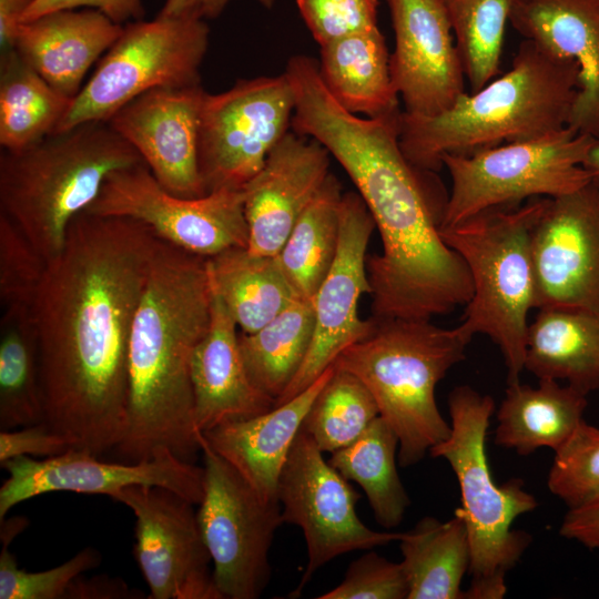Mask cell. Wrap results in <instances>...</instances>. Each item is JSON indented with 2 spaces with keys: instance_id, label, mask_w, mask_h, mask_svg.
Returning a JSON list of instances; mask_svg holds the SVG:
<instances>
[{
  "instance_id": "obj_16",
  "label": "cell",
  "mask_w": 599,
  "mask_h": 599,
  "mask_svg": "<svg viewBox=\"0 0 599 599\" xmlns=\"http://www.w3.org/2000/svg\"><path fill=\"white\" fill-rule=\"evenodd\" d=\"M87 450L67 451L35 459L20 456L1 464L8 478L0 488V522L17 505L53 491L114 497L135 485L161 486L195 505L204 495V467L173 455H161L138 463L105 461Z\"/></svg>"
},
{
  "instance_id": "obj_26",
  "label": "cell",
  "mask_w": 599,
  "mask_h": 599,
  "mask_svg": "<svg viewBox=\"0 0 599 599\" xmlns=\"http://www.w3.org/2000/svg\"><path fill=\"white\" fill-rule=\"evenodd\" d=\"M525 369L538 379L566 380L588 395L599 389V312L539 308L528 325Z\"/></svg>"
},
{
  "instance_id": "obj_6",
  "label": "cell",
  "mask_w": 599,
  "mask_h": 599,
  "mask_svg": "<svg viewBox=\"0 0 599 599\" xmlns=\"http://www.w3.org/2000/svg\"><path fill=\"white\" fill-rule=\"evenodd\" d=\"M373 318V329L345 347L333 366L355 375L370 392L379 416L398 437V464L407 467L450 433L435 389L465 358L468 342L430 319Z\"/></svg>"
},
{
  "instance_id": "obj_29",
  "label": "cell",
  "mask_w": 599,
  "mask_h": 599,
  "mask_svg": "<svg viewBox=\"0 0 599 599\" xmlns=\"http://www.w3.org/2000/svg\"><path fill=\"white\" fill-rule=\"evenodd\" d=\"M211 287L243 333H254L297 298L277 256L231 247L206 260Z\"/></svg>"
},
{
  "instance_id": "obj_38",
  "label": "cell",
  "mask_w": 599,
  "mask_h": 599,
  "mask_svg": "<svg viewBox=\"0 0 599 599\" xmlns=\"http://www.w3.org/2000/svg\"><path fill=\"white\" fill-rule=\"evenodd\" d=\"M547 485L569 509L599 498V428L585 419L555 451Z\"/></svg>"
},
{
  "instance_id": "obj_28",
  "label": "cell",
  "mask_w": 599,
  "mask_h": 599,
  "mask_svg": "<svg viewBox=\"0 0 599 599\" xmlns=\"http://www.w3.org/2000/svg\"><path fill=\"white\" fill-rule=\"evenodd\" d=\"M389 57L378 28L321 45L319 75L331 95L348 112L369 119L400 112Z\"/></svg>"
},
{
  "instance_id": "obj_5",
  "label": "cell",
  "mask_w": 599,
  "mask_h": 599,
  "mask_svg": "<svg viewBox=\"0 0 599 599\" xmlns=\"http://www.w3.org/2000/svg\"><path fill=\"white\" fill-rule=\"evenodd\" d=\"M108 122L52 133L0 155V212L47 260L64 247L69 225L99 195L108 175L143 163Z\"/></svg>"
},
{
  "instance_id": "obj_15",
  "label": "cell",
  "mask_w": 599,
  "mask_h": 599,
  "mask_svg": "<svg viewBox=\"0 0 599 599\" xmlns=\"http://www.w3.org/2000/svg\"><path fill=\"white\" fill-rule=\"evenodd\" d=\"M114 500L135 517L133 555L149 599H222L194 505L161 486L135 485Z\"/></svg>"
},
{
  "instance_id": "obj_45",
  "label": "cell",
  "mask_w": 599,
  "mask_h": 599,
  "mask_svg": "<svg viewBox=\"0 0 599 599\" xmlns=\"http://www.w3.org/2000/svg\"><path fill=\"white\" fill-rule=\"evenodd\" d=\"M559 534L588 549L599 551V498L569 509L562 520Z\"/></svg>"
},
{
  "instance_id": "obj_2",
  "label": "cell",
  "mask_w": 599,
  "mask_h": 599,
  "mask_svg": "<svg viewBox=\"0 0 599 599\" xmlns=\"http://www.w3.org/2000/svg\"><path fill=\"white\" fill-rule=\"evenodd\" d=\"M285 74L295 94L291 128L338 161L379 232L383 251L366 260L372 316L432 319L466 305L474 291L470 273L440 235L449 194L437 172L405 156L403 111L377 119L348 112L331 95L311 57H292Z\"/></svg>"
},
{
  "instance_id": "obj_48",
  "label": "cell",
  "mask_w": 599,
  "mask_h": 599,
  "mask_svg": "<svg viewBox=\"0 0 599 599\" xmlns=\"http://www.w3.org/2000/svg\"><path fill=\"white\" fill-rule=\"evenodd\" d=\"M35 0H0L1 52L12 49L21 18Z\"/></svg>"
},
{
  "instance_id": "obj_40",
  "label": "cell",
  "mask_w": 599,
  "mask_h": 599,
  "mask_svg": "<svg viewBox=\"0 0 599 599\" xmlns=\"http://www.w3.org/2000/svg\"><path fill=\"white\" fill-rule=\"evenodd\" d=\"M47 262L22 231L0 212L1 311L32 307Z\"/></svg>"
},
{
  "instance_id": "obj_8",
  "label": "cell",
  "mask_w": 599,
  "mask_h": 599,
  "mask_svg": "<svg viewBox=\"0 0 599 599\" xmlns=\"http://www.w3.org/2000/svg\"><path fill=\"white\" fill-rule=\"evenodd\" d=\"M547 201L534 197L440 229L445 243L466 263L474 288L455 329L468 343L485 334L498 345L508 384L525 369L528 313L536 300L531 237Z\"/></svg>"
},
{
  "instance_id": "obj_1",
  "label": "cell",
  "mask_w": 599,
  "mask_h": 599,
  "mask_svg": "<svg viewBox=\"0 0 599 599\" xmlns=\"http://www.w3.org/2000/svg\"><path fill=\"white\" fill-rule=\"evenodd\" d=\"M159 237L87 211L70 223L31 311L45 423L70 448L113 451L128 422L129 343Z\"/></svg>"
},
{
  "instance_id": "obj_14",
  "label": "cell",
  "mask_w": 599,
  "mask_h": 599,
  "mask_svg": "<svg viewBox=\"0 0 599 599\" xmlns=\"http://www.w3.org/2000/svg\"><path fill=\"white\" fill-rule=\"evenodd\" d=\"M85 211L142 222L159 238L204 257L248 243L243 190L179 197L162 187L144 162L110 173Z\"/></svg>"
},
{
  "instance_id": "obj_31",
  "label": "cell",
  "mask_w": 599,
  "mask_h": 599,
  "mask_svg": "<svg viewBox=\"0 0 599 599\" xmlns=\"http://www.w3.org/2000/svg\"><path fill=\"white\" fill-rule=\"evenodd\" d=\"M72 99L51 87L12 48L0 59V145L18 152L52 134Z\"/></svg>"
},
{
  "instance_id": "obj_24",
  "label": "cell",
  "mask_w": 599,
  "mask_h": 599,
  "mask_svg": "<svg viewBox=\"0 0 599 599\" xmlns=\"http://www.w3.org/2000/svg\"><path fill=\"white\" fill-rule=\"evenodd\" d=\"M122 31V24L97 9L57 10L22 22L13 49L51 87L73 99Z\"/></svg>"
},
{
  "instance_id": "obj_27",
  "label": "cell",
  "mask_w": 599,
  "mask_h": 599,
  "mask_svg": "<svg viewBox=\"0 0 599 599\" xmlns=\"http://www.w3.org/2000/svg\"><path fill=\"white\" fill-rule=\"evenodd\" d=\"M587 395L555 379L536 387L509 383L497 413L495 444L529 455L538 448L558 450L583 420Z\"/></svg>"
},
{
  "instance_id": "obj_22",
  "label": "cell",
  "mask_w": 599,
  "mask_h": 599,
  "mask_svg": "<svg viewBox=\"0 0 599 599\" xmlns=\"http://www.w3.org/2000/svg\"><path fill=\"white\" fill-rule=\"evenodd\" d=\"M509 22L549 53L577 62L569 126L599 139V0H518Z\"/></svg>"
},
{
  "instance_id": "obj_18",
  "label": "cell",
  "mask_w": 599,
  "mask_h": 599,
  "mask_svg": "<svg viewBox=\"0 0 599 599\" xmlns=\"http://www.w3.org/2000/svg\"><path fill=\"white\" fill-rule=\"evenodd\" d=\"M535 308L599 312V189L548 197L532 237Z\"/></svg>"
},
{
  "instance_id": "obj_39",
  "label": "cell",
  "mask_w": 599,
  "mask_h": 599,
  "mask_svg": "<svg viewBox=\"0 0 599 599\" xmlns=\"http://www.w3.org/2000/svg\"><path fill=\"white\" fill-rule=\"evenodd\" d=\"M9 545L2 542L0 552V599H65L72 582L102 561L97 549L87 547L54 568L29 572L18 566Z\"/></svg>"
},
{
  "instance_id": "obj_32",
  "label": "cell",
  "mask_w": 599,
  "mask_h": 599,
  "mask_svg": "<svg viewBox=\"0 0 599 599\" xmlns=\"http://www.w3.org/2000/svg\"><path fill=\"white\" fill-rule=\"evenodd\" d=\"M342 186L329 173L276 255L295 296L313 300L336 257Z\"/></svg>"
},
{
  "instance_id": "obj_20",
  "label": "cell",
  "mask_w": 599,
  "mask_h": 599,
  "mask_svg": "<svg viewBox=\"0 0 599 599\" xmlns=\"http://www.w3.org/2000/svg\"><path fill=\"white\" fill-rule=\"evenodd\" d=\"M204 94L201 84L153 89L108 121L136 150L162 187L183 199L206 195L197 158Z\"/></svg>"
},
{
  "instance_id": "obj_41",
  "label": "cell",
  "mask_w": 599,
  "mask_h": 599,
  "mask_svg": "<svg viewBox=\"0 0 599 599\" xmlns=\"http://www.w3.org/2000/svg\"><path fill=\"white\" fill-rule=\"evenodd\" d=\"M317 599H408V583L400 562L370 549L349 564L338 586Z\"/></svg>"
},
{
  "instance_id": "obj_17",
  "label": "cell",
  "mask_w": 599,
  "mask_h": 599,
  "mask_svg": "<svg viewBox=\"0 0 599 599\" xmlns=\"http://www.w3.org/2000/svg\"><path fill=\"white\" fill-rule=\"evenodd\" d=\"M374 229L375 222L361 195L343 193L337 254L313 298L312 343L301 369L275 406L306 389L345 347L373 329L374 318L362 319L358 303L364 294H372L366 252Z\"/></svg>"
},
{
  "instance_id": "obj_4",
  "label": "cell",
  "mask_w": 599,
  "mask_h": 599,
  "mask_svg": "<svg viewBox=\"0 0 599 599\" xmlns=\"http://www.w3.org/2000/svg\"><path fill=\"white\" fill-rule=\"evenodd\" d=\"M579 90L576 61L525 39L511 68L436 116L403 111L399 144L417 167L438 172L445 154L470 155L568 126Z\"/></svg>"
},
{
  "instance_id": "obj_7",
  "label": "cell",
  "mask_w": 599,
  "mask_h": 599,
  "mask_svg": "<svg viewBox=\"0 0 599 599\" xmlns=\"http://www.w3.org/2000/svg\"><path fill=\"white\" fill-rule=\"evenodd\" d=\"M494 409L491 396L467 385L455 387L448 396L450 433L429 450L448 461L459 485L460 507L455 512L466 524L470 549L467 599L505 597L506 575L532 540L511 525L538 506L522 479L511 478L500 486L494 481L485 444Z\"/></svg>"
},
{
  "instance_id": "obj_30",
  "label": "cell",
  "mask_w": 599,
  "mask_h": 599,
  "mask_svg": "<svg viewBox=\"0 0 599 599\" xmlns=\"http://www.w3.org/2000/svg\"><path fill=\"white\" fill-rule=\"evenodd\" d=\"M408 599H464L461 580L468 572L470 549L464 519L422 518L399 540Z\"/></svg>"
},
{
  "instance_id": "obj_10",
  "label": "cell",
  "mask_w": 599,
  "mask_h": 599,
  "mask_svg": "<svg viewBox=\"0 0 599 599\" xmlns=\"http://www.w3.org/2000/svg\"><path fill=\"white\" fill-rule=\"evenodd\" d=\"M209 35L207 24L200 19L156 17L125 23L53 133L88 122H108L153 89L200 85Z\"/></svg>"
},
{
  "instance_id": "obj_12",
  "label": "cell",
  "mask_w": 599,
  "mask_h": 599,
  "mask_svg": "<svg viewBox=\"0 0 599 599\" xmlns=\"http://www.w3.org/2000/svg\"><path fill=\"white\" fill-rule=\"evenodd\" d=\"M295 94L285 73L241 79L205 92L199 125V171L205 193L243 190L287 133Z\"/></svg>"
},
{
  "instance_id": "obj_37",
  "label": "cell",
  "mask_w": 599,
  "mask_h": 599,
  "mask_svg": "<svg viewBox=\"0 0 599 599\" xmlns=\"http://www.w3.org/2000/svg\"><path fill=\"white\" fill-rule=\"evenodd\" d=\"M378 416V406L363 382L334 367L301 428L323 453L332 454L356 440Z\"/></svg>"
},
{
  "instance_id": "obj_42",
  "label": "cell",
  "mask_w": 599,
  "mask_h": 599,
  "mask_svg": "<svg viewBox=\"0 0 599 599\" xmlns=\"http://www.w3.org/2000/svg\"><path fill=\"white\" fill-rule=\"evenodd\" d=\"M296 4L319 45L378 28V0H296Z\"/></svg>"
},
{
  "instance_id": "obj_21",
  "label": "cell",
  "mask_w": 599,
  "mask_h": 599,
  "mask_svg": "<svg viewBox=\"0 0 599 599\" xmlns=\"http://www.w3.org/2000/svg\"><path fill=\"white\" fill-rule=\"evenodd\" d=\"M329 152L316 140L287 132L262 170L243 187L247 250L276 256L313 201L329 167Z\"/></svg>"
},
{
  "instance_id": "obj_35",
  "label": "cell",
  "mask_w": 599,
  "mask_h": 599,
  "mask_svg": "<svg viewBox=\"0 0 599 599\" xmlns=\"http://www.w3.org/2000/svg\"><path fill=\"white\" fill-rule=\"evenodd\" d=\"M38 338L31 307L1 311L0 430L42 423Z\"/></svg>"
},
{
  "instance_id": "obj_44",
  "label": "cell",
  "mask_w": 599,
  "mask_h": 599,
  "mask_svg": "<svg viewBox=\"0 0 599 599\" xmlns=\"http://www.w3.org/2000/svg\"><path fill=\"white\" fill-rule=\"evenodd\" d=\"M81 7L97 9L119 24L142 20L144 17L142 0H35L22 16L21 23L52 11Z\"/></svg>"
},
{
  "instance_id": "obj_47",
  "label": "cell",
  "mask_w": 599,
  "mask_h": 599,
  "mask_svg": "<svg viewBox=\"0 0 599 599\" xmlns=\"http://www.w3.org/2000/svg\"><path fill=\"white\" fill-rule=\"evenodd\" d=\"M231 0H165L158 17L212 19L219 17ZM264 8L271 9L275 0H254Z\"/></svg>"
},
{
  "instance_id": "obj_25",
  "label": "cell",
  "mask_w": 599,
  "mask_h": 599,
  "mask_svg": "<svg viewBox=\"0 0 599 599\" xmlns=\"http://www.w3.org/2000/svg\"><path fill=\"white\" fill-rule=\"evenodd\" d=\"M333 365L306 389L258 416L220 425L203 433L207 445L224 458L265 501L278 502L277 484L290 449Z\"/></svg>"
},
{
  "instance_id": "obj_43",
  "label": "cell",
  "mask_w": 599,
  "mask_h": 599,
  "mask_svg": "<svg viewBox=\"0 0 599 599\" xmlns=\"http://www.w3.org/2000/svg\"><path fill=\"white\" fill-rule=\"evenodd\" d=\"M67 441L45 423L0 430V464L20 457H52L69 449Z\"/></svg>"
},
{
  "instance_id": "obj_13",
  "label": "cell",
  "mask_w": 599,
  "mask_h": 599,
  "mask_svg": "<svg viewBox=\"0 0 599 599\" xmlns=\"http://www.w3.org/2000/svg\"><path fill=\"white\" fill-rule=\"evenodd\" d=\"M323 454L301 428L278 478L283 522L302 529L307 548V566L291 598L300 597L313 575L336 557L404 536L373 530L359 519L355 509L359 494Z\"/></svg>"
},
{
  "instance_id": "obj_19",
  "label": "cell",
  "mask_w": 599,
  "mask_h": 599,
  "mask_svg": "<svg viewBox=\"0 0 599 599\" xmlns=\"http://www.w3.org/2000/svg\"><path fill=\"white\" fill-rule=\"evenodd\" d=\"M395 33L393 84L409 114L436 116L457 102L464 70L441 0H386Z\"/></svg>"
},
{
  "instance_id": "obj_49",
  "label": "cell",
  "mask_w": 599,
  "mask_h": 599,
  "mask_svg": "<svg viewBox=\"0 0 599 599\" xmlns=\"http://www.w3.org/2000/svg\"><path fill=\"white\" fill-rule=\"evenodd\" d=\"M582 166L588 171L590 175V183L599 189V139H596L587 156L582 163Z\"/></svg>"
},
{
  "instance_id": "obj_46",
  "label": "cell",
  "mask_w": 599,
  "mask_h": 599,
  "mask_svg": "<svg viewBox=\"0 0 599 599\" xmlns=\"http://www.w3.org/2000/svg\"><path fill=\"white\" fill-rule=\"evenodd\" d=\"M121 578L95 576L78 577L70 586L65 599H131L141 598Z\"/></svg>"
},
{
  "instance_id": "obj_34",
  "label": "cell",
  "mask_w": 599,
  "mask_h": 599,
  "mask_svg": "<svg viewBox=\"0 0 599 599\" xmlns=\"http://www.w3.org/2000/svg\"><path fill=\"white\" fill-rule=\"evenodd\" d=\"M398 447L395 430L378 416L356 440L328 459L343 477L363 488L376 521L385 528L397 527L410 505L396 467Z\"/></svg>"
},
{
  "instance_id": "obj_9",
  "label": "cell",
  "mask_w": 599,
  "mask_h": 599,
  "mask_svg": "<svg viewBox=\"0 0 599 599\" xmlns=\"http://www.w3.org/2000/svg\"><path fill=\"white\" fill-rule=\"evenodd\" d=\"M595 141L568 125L470 155H443L451 191L441 227L489 210L521 205L527 199L557 197L582 187L590 182L582 163Z\"/></svg>"
},
{
  "instance_id": "obj_33",
  "label": "cell",
  "mask_w": 599,
  "mask_h": 599,
  "mask_svg": "<svg viewBox=\"0 0 599 599\" xmlns=\"http://www.w3.org/2000/svg\"><path fill=\"white\" fill-rule=\"evenodd\" d=\"M315 325L313 300L295 298L254 333L238 334V346L252 382L276 399L301 369Z\"/></svg>"
},
{
  "instance_id": "obj_3",
  "label": "cell",
  "mask_w": 599,
  "mask_h": 599,
  "mask_svg": "<svg viewBox=\"0 0 599 599\" xmlns=\"http://www.w3.org/2000/svg\"><path fill=\"white\" fill-rule=\"evenodd\" d=\"M207 257L159 238L129 343L128 422L121 461L173 455L195 463L191 364L211 322Z\"/></svg>"
},
{
  "instance_id": "obj_23",
  "label": "cell",
  "mask_w": 599,
  "mask_h": 599,
  "mask_svg": "<svg viewBox=\"0 0 599 599\" xmlns=\"http://www.w3.org/2000/svg\"><path fill=\"white\" fill-rule=\"evenodd\" d=\"M236 327L212 290L210 327L196 346L191 364L194 422L201 434L258 416L275 406V400L262 392L246 372Z\"/></svg>"
},
{
  "instance_id": "obj_36",
  "label": "cell",
  "mask_w": 599,
  "mask_h": 599,
  "mask_svg": "<svg viewBox=\"0 0 599 599\" xmlns=\"http://www.w3.org/2000/svg\"><path fill=\"white\" fill-rule=\"evenodd\" d=\"M470 92L499 73L506 24L518 0H441Z\"/></svg>"
},
{
  "instance_id": "obj_50",
  "label": "cell",
  "mask_w": 599,
  "mask_h": 599,
  "mask_svg": "<svg viewBox=\"0 0 599 599\" xmlns=\"http://www.w3.org/2000/svg\"><path fill=\"white\" fill-rule=\"evenodd\" d=\"M27 525L28 521L23 517H14L11 518L9 521L4 519L1 522V541L10 544L13 538L24 529Z\"/></svg>"
},
{
  "instance_id": "obj_11",
  "label": "cell",
  "mask_w": 599,
  "mask_h": 599,
  "mask_svg": "<svg viewBox=\"0 0 599 599\" xmlns=\"http://www.w3.org/2000/svg\"><path fill=\"white\" fill-rule=\"evenodd\" d=\"M201 454L204 495L196 516L215 587L222 599H256L271 579L268 552L284 524L281 506L263 500L203 435Z\"/></svg>"
}]
</instances>
